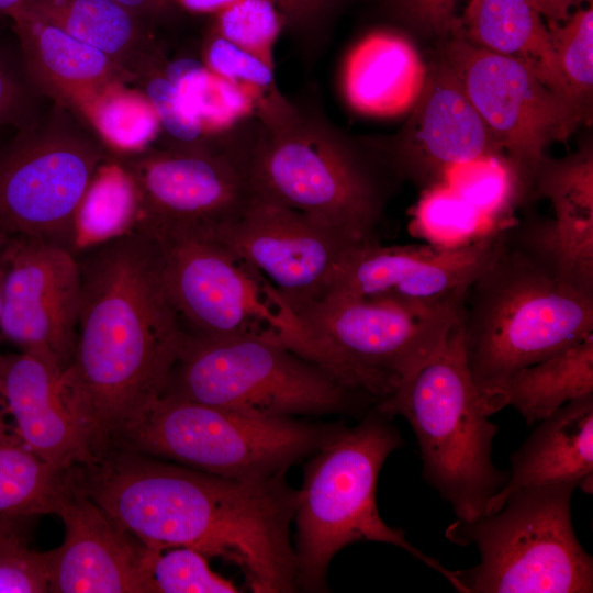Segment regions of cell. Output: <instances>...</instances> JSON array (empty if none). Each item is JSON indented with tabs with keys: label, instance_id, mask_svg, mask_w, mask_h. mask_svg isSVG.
Listing matches in <instances>:
<instances>
[{
	"label": "cell",
	"instance_id": "obj_49",
	"mask_svg": "<svg viewBox=\"0 0 593 593\" xmlns=\"http://www.w3.org/2000/svg\"><path fill=\"white\" fill-rule=\"evenodd\" d=\"M2 399H1V392H0V432H3V430H7V426H5V423L3 421V415H2Z\"/></svg>",
	"mask_w": 593,
	"mask_h": 593
},
{
	"label": "cell",
	"instance_id": "obj_32",
	"mask_svg": "<svg viewBox=\"0 0 593 593\" xmlns=\"http://www.w3.org/2000/svg\"><path fill=\"white\" fill-rule=\"evenodd\" d=\"M566 94L591 122L593 7H579L562 22L547 21Z\"/></svg>",
	"mask_w": 593,
	"mask_h": 593
},
{
	"label": "cell",
	"instance_id": "obj_43",
	"mask_svg": "<svg viewBox=\"0 0 593 593\" xmlns=\"http://www.w3.org/2000/svg\"><path fill=\"white\" fill-rule=\"evenodd\" d=\"M547 21L562 22L583 2L592 0H528Z\"/></svg>",
	"mask_w": 593,
	"mask_h": 593
},
{
	"label": "cell",
	"instance_id": "obj_21",
	"mask_svg": "<svg viewBox=\"0 0 593 593\" xmlns=\"http://www.w3.org/2000/svg\"><path fill=\"white\" fill-rule=\"evenodd\" d=\"M532 189L548 199L555 220L523 228L559 271L593 292V154L588 146L562 159H549L536 170Z\"/></svg>",
	"mask_w": 593,
	"mask_h": 593
},
{
	"label": "cell",
	"instance_id": "obj_46",
	"mask_svg": "<svg viewBox=\"0 0 593 593\" xmlns=\"http://www.w3.org/2000/svg\"><path fill=\"white\" fill-rule=\"evenodd\" d=\"M29 0H0V14L12 18L20 12Z\"/></svg>",
	"mask_w": 593,
	"mask_h": 593
},
{
	"label": "cell",
	"instance_id": "obj_26",
	"mask_svg": "<svg viewBox=\"0 0 593 593\" xmlns=\"http://www.w3.org/2000/svg\"><path fill=\"white\" fill-rule=\"evenodd\" d=\"M20 12L101 51L136 78L158 57L139 18L114 0H29Z\"/></svg>",
	"mask_w": 593,
	"mask_h": 593
},
{
	"label": "cell",
	"instance_id": "obj_37",
	"mask_svg": "<svg viewBox=\"0 0 593 593\" xmlns=\"http://www.w3.org/2000/svg\"><path fill=\"white\" fill-rule=\"evenodd\" d=\"M203 64L216 76L247 91L257 103L277 89L273 66L212 30L204 41Z\"/></svg>",
	"mask_w": 593,
	"mask_h": 593
},
{
	"label": "cell",
	"instance_id": "obj_35",
	"mask_svg": "<svg viewBox=\"0 0 593 593\" xmlns=\"http://www.w3.org/2000/svg\"><path fill=\"white\" fill-rule=\"evenodd\" d=\"M283 27L270 0H236L214 14L211 30L273 66V45Z\"/></svg>",
	"mask_w": 593,
	"mask_h": 593
},
{
	"label": "cell",
	"instance_id": "obj_3",
	"mask_svg": "<svg viewBox=\"0 0 593 593\" xmlns=\"http://www.w3.org/2000/svg\"><path fill=\"white\" fill-rule=\"evenodd\" d=\"M460 324L471 378L491 416L505 406V385L515 371L593 333V292L505 228L495 258L465 294Z\"/></svg>",
	"mask_w": 593,
	"mask_h": 593
},
{
	"label": "cell",
	"instance_id": "obj_36",
	"mask_svg": "<svg viewBox=\"0 0 593 593\" xmlns=\"http://www.w3.org/2000/svg\"><path fill=\"white\" fill-rule=\"evenodd\" d=\"M143 92L153 104L164 130L174 144L171 147H204L210 142L201 123L192 113L172 82L166 77L159 58L141 71Z\"/></svg>",
	"mask_w": 593,
	"mask_h": 593
},
{
	"label": "cell",
	"instance_id": "obj_10",
	"mask_svg": "<svg viewBox=\"0 0 593 593\" xmlns=\"http://www.w3.org/2000/svg\"><path fill=\"white\" fill-rule=\"evenodd\" d=\"M148 233L157 242L165 288L188 334L258 337L318 366L311 334L258 270L212 236Z\"/></svg>",
	"mask_w": 593,
	"mask_h": 593
},
{
	"label": "cell",
	"instance_id": "obj_39",
	"mask_svg": "<svg viewBox=\"0 0 593 593\" xmlns=\"http://www.w3.org/2000/svg\"><path fill=\"white\" fill-rule=\"evenodd\" d=\"M283 20V30L303 49L315 54L322 48L332 23L340 12L345 0H270Z\"/></svg>",
	"mask_w": 593,
	"mask_h": 593
},
{
	"label": "cell",
	"instance_id": "obj_23",
	"mask_svg": "<svg viewBox=\"0 0 593 593\" xmlns=\"http://www.w3.org/2000/svg\"><path fill=\"white\" fill-rule=\"evenodd\" d=\"M11 19L29 81L55 103L75 111L107 86L137 79L101 51L46 21L23 12Z\"/></svg>",
	"mask_w": 593,
	"mask_h": 593
},
{
	"label": "cell",
	"instance_id": "obj_40",
	"mask_svg": "<svg viewBox=\"0 0 593 593\" xmlns=\"http://www.w3.org/2000/svg\"><path fill=\"white\" fill-rule=\"evenodd\" d=\"M423 191L416 216L427 231L471 233L482 220L490 221L446 183Z\"/></svg>",
	"mask_w": 593,
	"mask_h": 593
},
{
	"label": "cell",
	"instance_id": "obj_9",
	"mask_svg": "<svg viewBox=\"0 0 593 593\" xmlns=\"http://www.w3.org/2000/svg\"><path fill=\"white\" fill-rule=\"evenodd\" d=\"M339 425L272 418L160 396L122 435L124 448L231 479H266L314 454Z\"/></svg>",
	"mask_w": 593,
	"mask_h": 593
},
{
	"label": "cell",
	"instance_id": "obj_42",
	"mask_svg": "<svg viewBox=\"0 0 593 593\" xmlns=\"http://www.w3.org/2000/svg\"><path fill=\"white\" fill-rule=\"evenodd\" d=\"M31 86V82H25L12 66L0 57V126H23L30 121Z\"/></svg>",
	"mask_w": 593,
	"mask_h": 593
},
{
	"label": "cell",
	"instance_id": "obj_27",
	"mask_svg": "<svg viewBox=\"0 0 593 593\" xmlns=\"http://www.w3.org/2000/svg\"><path fill=\"white\" fill-rule=\"evenodd\" d=\"M593 393V333L558 354L515 371L504 390L528 425L549 417L566 403Z\"/></svg>",
	"mask_w": 593,
	"mask_h": 593
},
{
	"label": "cell",
	"instance_id": "obj_5",
	"mask_svg": "<svg viewBox=\"0 0 593 593\" xmlns=\"http://www.w3.org/2000/svg\"><path fill=\"white\" fill-rule=\"evenodd\" d=\"M388 418L376 411L354 427L339 425L306 463L293 517L298 589L324 590L332 559L357 541L399 547L457 588L452 570L414 547L402 529L389 526L379 514L380 470L403 445Z\"/></svg>",
	"mask_w": 593,
	"mask_h": 593
},
{
	"label": "cell",
	"instance_id": "obj_24",
	"mask_svg": "<svg viewBox=\"0 0 593 593\" xmlns=\"http://www.w3.org/2000/svg\"><path fill=\"white\" fill-rule=\"evenodd\" d=\"M426 69L410 40L391 31L373 32L348 55L344 91L351 107L361 113L402 114L417 101Z\"/></svg>",
	"mask_w": 593,
	"mask_h": 593
},
{
	"label": "cell",
	"instance_id": "obj_45",
	"mask_svg": "<svg viewBox=\"0 0 593 593\" xmlns=\"http://www.w3.org/2000/svg\"><path fill=\"white\" fill-rule=\"evenodd\" d=\"M138 18L154 15L164 11L170 3L168 0H114Z\"/></svg>",
	"mask_w": 593,
	"mask_h": 593
},
{
	"label": "cell",
	"instance_id": "obj_4",
	"mask_svg": "<svg viewBox=\"0 0 593 593\" xmlns=\"http://www.w3.org/2000/svg\"><path fill=\"white\" fill-rule=\"evenodd\" d=\"M256 197L299 211L362 243L376 242L384 189L369 157L313 108L278 89L249 121L245 155Z\"/></svg>",
	"mask_w": 593,
	"mask_h": 593
},
{
	"label": "cell",
	"instance_id": "obj_19",
	"mask_svg": "<svg viewBox=\"0 0 593 593\" xmlns=\"http://www.w3.org/2000/svg\"><path fill=\"white\" fill-rule=\"evenodd\" d=\"M63 544L52 551L49 592L155 593L150 548L118 524L85 490L78 467L54 512Z\"/></svg>",
	"mask_w": 593,
	"mask_h": 593
},
{
	"label": "cell",
	"instance_id": "obj_8",
	"mask_svg": "<svg viewBox=\"0 0 593 593\" xmlns=\"http://www.w3.org/2000/svg\"><path fill=\"white\" fill-rule=\"evenodd\" d=\"M463 298L427 303L328 293L295 314L317 346L322 368L351 394L380 402L435 354Z\"/></svg>",
	"mask_w": 593,
	"mask_h": 593
},
{
	"label": "cell",
	"instance_id": "obj_25",
	"mask_svg": "<svg viewBox=\"0 0 593 593\" xmlns=\"http://www.w3.org/2000/svg\"><path fill=\"white\" fill-rule=\"evenodd\" d=\"M454 35L524 59L547 86L569 100L547 23L528 0H469L463 13L458 15Z\"/></svg>",
	"mask_w": 593,
	"mask_h": 593
},
{
	"label": "cell",
	"instance_id": "obj_29",
	"mask_svg": "<svg viewBox=\"0 0 593 593\" xmlns=\"http://www.w3.org/2000/svg\"><path fill=\"white\" fill-rule=\"evenodd\" d=\"M138 216L135 183L121 160L107 159L80 204L75 247L83 250L134 228Z\"/></svg>",
	"mask_w": 593,
	"mask_h": 593
},
{
	"label": "cell",
	"instance_id": "obj_1",
	"mask_svg": "<svg viewBox=\"0 0 593 593\" xmlns=\"http://www.w3.org/2000/svg\"><path fill=\"white\" fill-rule=\"evenodd\" d=\"M81 251L74 350L59 383L96 461L161 396L189 334L150 233L134 227Z\"/></svg>",
	"mask_w": 593,
	"mask_h": 593
},
{
	"label": "cell",
	"instance_id": "obj_44",
	"mask_svg": "<svg viewBox=\"0 0 593 593\" xmlns=\"http://www.w3.org/2000/svg\"><path fill=\"white\" fill-rule=\"evenodd\" d=\"M236 0H168L170 4L199 14H216Z\"/></svg>",
	"mask_w": 593,
	"mask_h": 593
},
{
	"label": "cell",
	"instance_id": "obj_15",
	"mask_svg": "<svg viewBox=\"0 0 593 593\" xmlns=\"http://www.w3.org/2000/svg\"><path fill=\"white\" fill-rule=\"evenodd\" d=\"M1 337L61 373L75 343L81 277L75 253L58 243L13 236L1 249Z\"/></svg>",
	"mask_w": 593,
	"mask_h": 593
},
{
	"label": "cell",
	"instance_id": "obj_28",
	"mask_svg": "<svg viewBox=\"0 0 593 593\" xmlns=\"http://www.w3.org/2000/svg\"><path fill=\"white\" fill-rule=\"evenodd\" d=\"M72 470L51 466L14 434L0 433V515L54 514Z\"/></svg>",
	"mask_w": 593,
	"mask_h": 593
},
{
	"label": "cell",
	"instance_id": "obj_34",
	"mask_svg": "<svg viewBox=\"0 0 593 593\" xmlns=\"http://www.w3.org/2000/svg\"><path fill=\"white\" fill-rule=\"evenodd\" d=\"M150 548L148 568L155 593H234L238 588L215 573L208 557L188 547Z\"/></svg>",
	"mask_w": 593,
	"mask_h": 593
},
{
	"label": "cell",
	"instance_id": "obj_48",
	"mask_svg": "<svg viewBox=\"0 0 593 593\" xmlns=\"http://www.w3.org/2000/svg\"><path fill=\"white\" fill-rule=\"evenodd\" d=\"M7 236L0 234V321H1V312H2V281H3V270L1 265V249L5 242ZM1 337V334H0Z\"/></svg>",
	"mask_w": 593,
	"mask_h": 593
},
{
	"label": "cell",
	"instance_id": "obj_6",
	"mask_svg": "<svg viewBox=\"0 0 593 593\" xmlns=\"http://www.w3.org/2000/svg\"><path fill=\"white\" fill-rule=\"evenodd\" d=\"M376 411L409 422L419 446L422 474L457 518L483 514L508 472L492 461L499 427L489 421L471 378L460 314L435 354L378 402Z\"/></svg>",
	"mask_w": 593,
	"mask_h": 593
},
{
	"label": "cell",
	"instance_id": "obj_16",
	"mask_svg": "<svg viewBox=\"0 0 593 593\" xmlns=\"http://www.w3.org/2000/svg\"><path fill=\"white\" fill-rule=\"evenodd\" d=\"M214 238L258 270L294 313L325 295L354 251L369 244L256 195Z\"/></svg>",
	"mask_w": 593,
	"mask_h": 593
},
{
	"label": "cell",
	"instance_id": "obj_41",
	"mask_svg": "<svg viewBox=\"0 0 593 593\" xmlns=\"http://www.w3.org/2000/svg\"><path fill=\"white\" fill-rule=\"evenodd\" d=\"M385 4L403 23L441 42L457 31L456 0H385Z\"/></svg>",
	"mask_w": 593,
	"mask_h": 593
},
{
	"label": "cell",
	"instance_id": "obj_17",
	"mask_svg": "<svg viewBox=\"0 0 593 593\" xmlns=\"http://www.w3.org/2000/svg\"><path fill=\"white\" fill-rule=\"evenodd\" d=\"M410 112L394 137L368 145L384 156L396 174L424 190L444 183L456 165L505 154L440 58L427 65L424 87Z\"/></svg>",
	"mask_w": 593,
	"mask_h": 593
},
{
	"label": "cell",
	"instance_id": "obj_7",
	"mask_svg": "<svg viewBox=\"0 0 593 593\" xmlns=\"http://www.w3.org/2000/svg\"><path fill=\"white\" fill-rule=\"evenodd\" d=\"M575 483L511 493L501 508L473 519L457 518L445 537L475 545L481 560L455 570L461 593H591L593 559L579 542L571 518Z\"/></svg>",
	"mask_w": 593,
	"mask_h": 593
},
{
	"label": "cell",
	"instance_id": "obj_47",
	"mask_svg": "<svg viewBox=\"0 0 593 593\" xmlns=\"http://www.w3.org/2000/svg\"><path fill=\"white\" fill-rule=\"evenodd\" d=\"M18 518L19 517L0 515V538L13 533H18Z\"/></svg>",
	"mask_w": 593,
	"mask_h": 593
},
{
	"label": "cell",
	"instance_id": "obj_18",
	"mask_svg": "<svg viewBox=\"0 0 593 593\" xmlns=\"http://www.w3.org/2000/svg\"><path fill=\"white\" fill-rule=\"evenodd\" d=\"M504 233L500 228L460 246L365 244L326 294L427 303L461 298L495 258Z\"/></svg>",
	"mask_w": 593,
	"mask_h": 593
},
{
	"label": "cell",
	"instance_id": "obj_31",
	"mask_svg": "<svg viewBox=\"0 0 593 593\" xmlns=\"http://www.w3.org/2000/svg\"><path fill=\"white\" fill-rule=\"evenodd\" d=\"M210 136L217 137L250 118L256 100L240 87L216 76L203 63L179 59L164 68Z\"/></svg>",
	"mask_w": 593,
	"mask_h": 593
},
{
	"label": "cell",
	"instance_id": "obj_38",
	"mask_svg": "<svg viewBox=\"0 0 593 593\" xmlns=\"http://www.w3.org/2000/svg\"><path fill=\"white\" fill-rule=\"evenodd\" d=\"M52 551L30 548L21 535L0 538V593L49 592Z\"/></svg>",
	"mask_w": 593,
	"mask_h": 593
},
{
	"label": "cell",
	"instance_id": "obj_33",
	"mask_svg": "<svg viewBox=\"0 0 593 593\" xmlns=\"http://www.w3.org/2000/svg\"><path fill=\"white\" fill-rule=\"evenodd\" d=\"M485 217L502 214L528 184L505 155H491L454 166L445 182Z\"/></svg>",
	"mask_w": 593,
	"mask_h": 593
},
{
	"label": "cell",
	"instance_id": "obj_30",
	"mask_svg": "<svg viewBox=\"0 0 593 593\" xmlns=\"http://www.w3.org/2000/svg\"><path fill=\"white\" fill-rule=\"evenodd\" d=\"M125 82L107 86L88 98L76 110L101 141L123 155L149 147L159 133L158 115L143 91Z\"/></svg>",
	"mask_w": 593,
	"mask_h": 593
},
{
	"label": "cell",
	"instance_id": "obj_2",
	"mask_svg": "<svg viewBox=\"0 0 593 593\" xmlns=\"http://www.w3.org/2000/svg\"><path fill=\"white\" fill-rule=\"evenodd\" d=\"M284 474L223 478L124 448L78 468L87 493L143 544L231 562L255 593L298 590L290 526L299 492Z\"/></svg>",
	"mask_w": 593,
	"mask_h": 593
},
{
	"label": "cell",
	"instance_id": "obj_14",
	"mask_svg": "<svg viewBox=\"0 0 593 593\" xmlns=\"http://www.w3.org/2000/svg\"><path fill=\"white\" fill-rule=\"evenodd\" d=\"M138 194L134 227L216 237L255 194L239 145L146 148L120 159Z\"/></svg>",
	"mask_w": 593,
	"mask_h": 593
},
{
	"label": "cell",
	"instance_id": "obj_11",
	"mask_svg": "<svg viewBox=\"0 0 593 593\" xmlns=\"http://www.w3.org/2000/svg\"><path fill=\"white\" fill-rule=\"evenodd\" d=\"M161 396L284 418L343 411L353 394L325 369L276 343L189 334Z\"/></svg>",
	"mask_w": 593,
	"mask_h": 593
},
{
	"label": "cell",
	"instance_id": "obj_20",
	"mask_svg": "<svg viewBox=\"0 0 593 593\" xmlns=\"http://www.w3.org/2000/svg\"><path fill=\"white\" fill-rule=\"evenodd\" d=\"M59 377L32 354H0V392L14 422L13 434L51 466L70 470L94 458L63 398Z\"/></svg>",
	"mask_w": 593,
	"mask_h": 593
},
{
	"label": "cell",
	"instance_id": "obj_13",
	"mask_svg": "<svg viewBox=\"0 0 593 593\" xmlns=\"http://www.w3.org/2000/svg\"><path fill=\"white\" fill-rule=\"evenodd\" d=\"M439 58L452 70L529 189L546 148L590 122L547 86L522 58L477 46L459 35L441 42Z\"/></svg>",
	"mask_w": 593,
	"mask_h": 593
},
{
	"label": "cell",
	"instance_id": "obj_12",
	"mask_svg": "<svg viewBox=\"0 0 593 593\" xmlns=\"http://www.w3.org/2000/svg\"><path fill=\"white\" fill-rule=\"evenodd\" d=\"M20 128L0 154V234L41 238L75 253L78 211L108 159L104 143L59 103Z\"/></svg>",
	"mask_w": 593,
	"mask_h": 593
},
{
	"label": "cell",
	"instance_id": "obj_22",
	"mask_svg": "<svg viewBox=\"0 0 593 593\" xmlns=\"http://www.w3.org/2000/svg\"><path fill=\"white\" fill-rule=\"evenodd\" d=\"M504 485L488 501L483 514L501 508L513 492L556 483H575L593 492V393L572 400L549 417L511 456Z\"/></svg>",
	"mask_w": 593,
	"mask_h": 593
}]
</instances>
